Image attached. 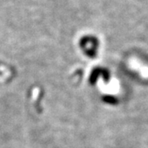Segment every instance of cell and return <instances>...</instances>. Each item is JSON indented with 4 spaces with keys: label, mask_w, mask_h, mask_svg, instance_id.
Wrapping results in <instances>:
<instances>
[{
    "label": "cell",
    "mask_w": 148,
    "mask_h": 148,
    "mask_svg": "<svg viewBox=\"0 0 148 148\" xmlns=\"http://www.w3.org/2000/svg\"><path fill=\"white\" fill-rule=\"evenodd\" d=\"M102 76L103 78L105 80V82H109L110 81V72L105 69H101V68H95V69H93V71L91 72L90 76V84H95L96 82L97 79L99 78V77Z\"/></svg>",
    "instance_id": "obj_2"
},
{
    "label": "cell",
    "mask_w": 148,
    "mask_h": 148,
    "mask_svg": "<svg viewBox=\"0 0 148 148\" xmlns=\"http://www.w3.org/2000/svg\"><path fill=\"white\" fill-rule=\"evenodd\" d=\"M80 45L84 50L85 53L90 58L95 57L96 54V49L98 45L97 40L91 36H85L82 38L80 41Z\"/></svg>",
    "instance_id": "obj_1"
},
{
    "label": "cell",
    "mask_w": 148,
    "mask_h": 148,
    "mask_svg": "<svg viewBox=\"0 0 148 148\" xmlns=\"http://www.w3.org/2000/svg\"><path fill=\"white\" fill-rule=\"evenodd\" d=\"M103 101L106 102L107 104H110V105H116L119 103V101L117 100L115 97L114 96H111V95H106L103 97Z\"/></svg>",
    "instance_id": "obj_3"
}]
</instances>
